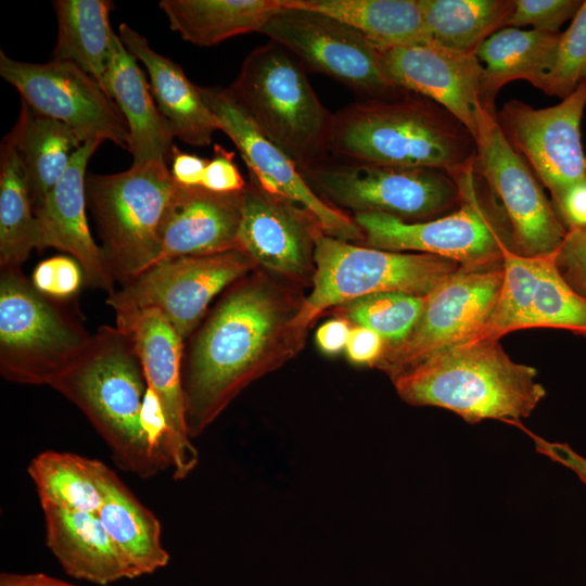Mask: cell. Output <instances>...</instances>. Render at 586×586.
I'll use <instances>...</instances> for the list:
<instances>
[{"mask_svg":"<svg viewBox=\"0 0 586 586\" xmlns=\"http://www.w3.org/2000/svg\"><path fill=\"white\" fill-rule=\"evenodd\" d=\"M301 302L264 273L230 285L183 343L181 382L190 437L203 433L252 382L291 358L305 331L292 319Z\"/></svg>","mask_w":586,"mask_h":586,"instance_id":"6da1fadb","label":"cell"},{"mask_svg":"<svg viewBox=\"0 0 586 586\" xmlns=\"http://www.w3.org/2000/svg\"><path fill=\"white\" fill-rule=\"evenodd\" d=\"M329 152L345 161L454 175L474 164L476 145L467 127L440 104L403 91L334 114Z\"/></svg>","mask_w":586,"mask_h":586,"instance_id":"7a4b0ae2","label":"cell"},{"mask_svg":"<svg viewBox=\"0 0 586 586\" xmlns=\"http://www.w3.org/2000/svg\"><path fill=\"white\" fill-rule=\"evenodd\" d=\"M534 367L514 361L499 340L469 339L398 373V396L453 411L470 424L495 419L522 429L546 396Z\"/></svg>","mask_w":586,"mask_h":586,"instance_id":"3957f363","label":"cell"},{"mask_svg":"<svg viewBox=\"0 0 586 586\" xmlns=\"http://www.w3.org/2000/svg\"><path fill=\"white\" fill-rule=\"evenodd\" d=\"M51 387L87 417L118 468L142 479L164 470L142 425L148 383L128 333L117 327H98Z\"/></svg>","mask_w":586,"mask_h":586,"instance_id":"277c9868","label":"cell"},{"mask_svg":"<svg viewBox=\"0 0 586 586\" xmlns=\"http://www.w3.org/2000/svg\"><path fill=\"white\" fill-rule=\"evenodd\" d=\"M306 72L286 49L269 41L250 52L228 87L260 132L300 171L327 158L334 117L320 102Z\"/></svg>","mask_w":586,"mask_h":586,"instance_id":"5b68a950","label":"cell"},{"mask_svg":"<svg viewBox=\"0 0 586 586\" xmlns=\"http://www.w3.org/2000/svg\"><path fill=\"white\" fill-rule=\"evenodd\" d=\"M0 269V373L13 383L51 386L91 334L71 300L40 293L21 267Z\"/></svg>","mask_w":586,"mask_h":586,"instance_id":"8992f818","label":"cell"},{"mask_svg":"<svg viewBox=\"0 0 586 586\" xmlns=\"http://www.w3.org/2000/svg\"><path fill=\"white\" fill-rule=\"evenodd\" d=\"M174 178L165 162L86 177L87 205L112 277L124 285L157 263L160 229Z\"/></svg>","mask_w":586,"mask_h":586,"instance_id":"52a82bcc","label":"cell"},{"mask_svg":"<svg viewBox=\"0 0 586 586\" xmlns=\"http://www.w3.org/2000/svg\"><path fill=\"white\" fill-rule=\"evenodd\" d=\"M314 263L311 292L292 319V326L301 331L324 310L368 295H429L461 268L438 256L356 245L323 232L316 239Z\"/></svg>","mask_w":586,"mask_h":586,"instance_id":"ba28073f","label":"cell"},{"mask_svg":"<svg viewBox=\"0 0 586 586\" xmlns=\"http://www.w3.org/2000/svg\"><path fill=\"white\" fill-rule=\"evenodd\" d=\"M300 173L322 200L354 214L383 213L405 221H422L461 203L455 178L436 168L326 158Z\"/></svg>","mask_w":586,"mask_h":586,"instance_id":"9c48e42d","label":"cell"},{"mask_svg":"<svg viewBox=\"0 0 586 586\" xmlns=\"http://www.w3.org/2000/svg\"><path fill=\"white\" fill-rule=\"evenodd\" d=\"M474 164L451 175L461 194V203L455 211L422 221H405L383 213L355 214L354 221L362 232V241L369 247L416 251L467 268L501 264L505 247L512 246L510 234L485 208L477 190Z\"/></svg>","mask_w":586,"mask_h":586,"instance_id":"30bf717a","label":"cell"},{"mask_svg":"<svg viewBox=\"0 0 586 586\" xmlns=\"http://www.w3.org/2000/svg\"><path fill=\"white\" fill-rule=\"evenodd\" d=\"M254 259L235 249L156 263L106 298L115 315L160 311L186 341L199 327L213 298L249 275Z\"/></svg>","mask_w":586,"mask_h":586,"instance_id":"8fae6325","label":"cell"},{"mask_svg":"<svg viewBox=\"0 0 586 586\" xmlns=\"http://www.w3.org/2000/svg\"><path fill=\"white\" fill-rule=\"evenodd\" d=\"M258 33L286 49L306 71L329 76L368 99L406 91L390 77L379 48L332 16L282 5Z\"/></svg>","mask_w":586,"mask_h":586,"instance_id":"7c38bea8","label":"cell"},{"mask_svg":"<svg viewBox=\"0 0 586 586\" xmlns=\"http://www.w3.org/2000/svg\"><path fill=\"white\" fill-rule=\"evenodd\" d=\"M495 114L485 109L480 118L474 138L475 173L500 203L512 249L530 257L552 254L568 229L534 171L507 140Z\"/></svg>","mask_w":586,"mask_h":586,"instance_id":"4fadbf2b","label":"cell"},{"mask_svg":"<svg viewBox=\"0 0 586 586\" xmlns=\"http://www.w3.org/2000/svg\"><path fill=\"white\" fill-rule=\"evenodd\" d=\"M0 75L36 112L66 125L82 143L109 140L128 150V125L117 104L75 63L21 62L1 50Z\"/></svg>","mask_w":586,"mask_h":586,"instance_id":"5bb4252c","label":"cell"},{"mask_svg":"<svg viewBox=\"0 0 586 586\" xmlns=\"http://www.w3.org/2000/svg\"><path fill=\"white\" fill-rule=\"evenodd\" d=\"M501 281V264L461 267L426 296L411 333L399 345L385 346L374 367L392 379L423 359L474 336L492 313Z\"/></svg>","mask_w":586,"mask_h":586,"instance_id":"9a60e30c","label":"cell"},{"mask_svg":"<svg viewBox=\"0 0 586 586\" xmlns=\"http://www.w3.org/2000/svg\"><path fill=\"white\" fill-rule=\"evenodd\" d=\"M586 106V79L558 104L535 109L509 100L496 119L511 146L525 160L551 202L572 183L586 178L581 122Z\"/></svg>","mask_w":586,"mask_h":586,"instance_id":"2e32d148","label":"cell"},{"mask_svg":"<svg viewBox=\"0 0 586 586\" xmlns=\"http://www.w3.org/2000/svg\"><path fill=\"white\" fill-rule=\"evenodd\" d=\"M199 90L262 187L306 208L327 235L346 242L364 240L354 219L317 195L295 163L260 132L228 88L199 86Z\"/></svg>","mask_w":586,"mask_h":586,"instance_id":"e0dca14e","label":"cell"},{"mask_svg":"<svg viewBox=\"0 0 586 586\" xmlns=\"http://www.w3.org/2000/svg\"><path fill=\"white\" fill-rule=\"evenodd\" d=\"M249 177L242 192L240 249L256 265L301 280L315 270L316 239L323 232L320 224L303 206L268 191L251 174Z\"/></svg>","mask_w":586,"mask_h":586,"instance_id":"ac0fdd59","label":"cell"},{"mask_svg":"<svg viewBox=\"0 0 586 586\" xmlns=\"http://www.w3.org/2000/svg\"><path fill=\"white\" fill-rule=\"evenodd\" d=\"M116 327L128 333L141 360L148 386L161 404L166 426V451L176 480L187 477L199 456L186 423L181 382L184 341L155 309L117 315Z\"/></svg>","mask_w":586,"mask_h":586,"instance_id":"d6986e66","label":"cell"},{"mask_svg":"<svg viewBox=\"0 0 586 586\" xmlns=\"http://www.w3.org/2000/svg\"><path fill=\"white\" fill-rule=\"evenodd\" d=\"M378 48L398 88L440 104L475 138L485 110L481 99L483 66L476 54L451 50L433 41Z\"/></svg>","mask_w":586,"mask_h":586,"instance_id":"ffe728a7","label":"cell"},{"mask_svg":"<svg viewBox=\"0 0 586 586\" xmlns=\"http://www.w3.org/2000/svg\"><path fill=\"white\" fill-rule=\"evenodd\" d=\"M102 141L82 143L60 181L35 213L40 232L39 251L55 247L75 258L85 275V285L112 294L116 282L100 245L91 237L86 215V168Z\"/></svg>","mask_w":586,"mask_h":586,"instance_id":"44dd1931","label":"cell"},{"mask_svg":"<svg viewBox=\"0 0 586 586\" xmlns=\"http://www.w3.org/2000/svg\"><path fill=\"white\" fill-rule=\"evenodd\" d=\"M242 192L219 193L174 180L161 222L157 263L240 249Z\"/></svg>","mask_w":586,"mask_h":586,"instance_id":"7402d4cb","label":"cell"},{"mask_svg":"<svg viewBox=\"0 0 586 586\" xmlns=\"http://www.w3.org/2000/svg\"><path fill=\"white\" fill-rule=\"evenodd\" d=\"M41 508L47 547L69 576L102 586L140 576L95 513Z\"/></svg>","mask_w":586,"mask_h":586,"instance_id":"603a6c76","label":"cell"},{"mask_svg":"<svg viewBox=\"0 0 586 586\" xmlns=\"http://www.w3.org/2000/svg\"><path fill=\"white\" fill-rule=\"evenodd\" d=\"M118 38L145 67L152 95L174 137L193 146L209 145L220 125L199 86L188 79L180 65L154 51L146 38L126 23L120 24Z\"/></svg>","mask_w":586,"mask_h":586,"instance_id":"cb8c5ba5","label":"cell"},{"mask_svg":"<svg viewBox=\"0 0 586 586\" xmlns=\"http://www.w3.org/2000/svg\"><path fill=\"white\" fill-rule=\"evenodd\" d=\"M106 92L124 115L129 130L128 151L133 164L167 162L171 156L170 126L160 112L145 75L118 36L106 78Z\"/></svg>","mask_w":586,"mask_h":586,"instance_id":"d4e9b609","label":"cell"},{"mask_svg":"<svg viewBox=\"0 0 586 586\" xmlns=\"http://www.w3.org/2000/svg\"><path fill=\"white\" fill-rule=\"evenodd\" d=\"M560 33L505 27L488 37L475 53L483 66V106L496 112L495 99L499 90L519 79L528 81L545 93Z\"/></svg>","mask_w":586,"mask_h":586,"instance_id":"484cf974","label":"cell"},{"mask_svg":"<svg viewBox=\"0 0 586 586\" xmlns=\"http://www.w3.org/2000/svg\"><path fill=\"white\" fill-rule=\"evenodd\" d=\"M5 139L21 160L35 214L63 177L82 142L66 125L39 114L24 100Z\"/></svg>","mask_w":586,"mask_h":586,"instance_id":"4316f807","label":"cell"},{"mask_svg":"<svg viewBox=\"0 0 586 586\" xmlns=\"http://www.w3.org/2000/svg\"><path fill=\"white\" fill-rule=\"evenodd\" d=\"M99 484L102 502L97 515L139 575L152 574L166 566L170 557L163 546L157 518L101 461Z\"/></svg>","mask_w":586,"mask_h":586,"instance_id":"83f0119b","label":"cell"},{"mask_svg":"<svg viewBox=\"0 0 586 586\" xmlns=\"http://www.w3.org/2000/svg\"><path fill=\"white\" fill-rule=\"evenodd\" d=\"M58 38L52 60L75 63L106 92L117 35L110 24L107 0H56ZM107 93V92H106Z\"/></svg>","mask_w":586,"mask_h":586,"instance_id":"f1b7e54d","label":"cell"},{"mask_svg":"<svg viewBox=\"0 0 586 586\" xmlns=\"http://www.w3.org/2000/svg\"><path fill=\"white\" fill-rule=\"evenodd\" d=\"M282 5L337 18L380 48L431 41L418 0H282Z\"/></svg>","mask_w":586,"mask_h":586,"instance_id":"f546056e","label":"cell"},{"mask_svg":"<svg viewBox=\"0 0 586 586\" xmlns=\"http://www.w3.org/2000/svg\"><path fill=\"white\" fill-rule=\"evenodd\" d=\"M171 30L200 47L259 31L282 0H162Z\"/></svg>","mask_w":586,"mask_h":586,"instance_id":"4dcf8cb0","label":"cell"},{"mask_svg":"<svg viewBox=\"0 0 586 586\" xmlns=\"http://www.w3.org/2000/svg\"><path fill=\"white\" fill-rule=\"evenodd\" d=\"M431 41L476 53L493 34L507 27L514 0H418Z\"/></svg>","mask_w":586,"mask_h":586,"instance_id":"1f68e13d","label":"cell"},{"mask_svg":"<svg viewBox=\"0 0 586 586\" xmlns=\"http://www.w3.org/2000/svg\"><path fill=\"white\" fill-rule=\"evenodd\" d=\"M99 466L95 459L46 450L31 459L27 471L40 506L97 514L102 502Z\"/></svg>","mask_w":586,"mask_h":586,"instance_id":"d6a6232c","label":"cell"},{"mask_svg":"<svg viewBox=\"0 0 586 586\" xmlns=\"http://www.w3.org/2000/svg\"><path fill=\"white\" fill-rule=\"evenodd\" d=\"M40 232L28 194L21 160L3 138L0 148V268L21 267L34 249L39 251Z\"/></svg>","mask_w":586,"mask_h":586,"instance_id":"836d02e7","label":"cell"},{"mask_svg":"<svg viewBox=\"0 0 586 586\" xmlns=\"http://www.w3.org/2000/svg\"><path fill=\"white\" fill-rule=\"evenodd\" d=\"M539 257H530L506 246L502 252V281L492 313L471 339L500 340L509 332L525 329L539 275Z\"/></svg>","mask_w":586,"mask_h":586,"instance_id":"e575fe53","label":"cell"},{"mask_svg":"<svg viewBox=\"0 0 586 586\" xmlns=\"http://www.w3.org/2000/svg\"><path fill=\"white\" fill-rule=\"evenodd\" d=\"M526 328H557L586 337V298L559 273L553 255L539 257V275Z\"/></svg>","mask_w":586,"mask_h":586,"instance_id":"d590c367","label":"cell"},{"mask_svg":"<svg viewBox=\"0 0 586 586\" xmlns=\"http://www.w3.org/2000/svg\"><path fill=\"white\" fill-rule=\"evenodd\" d=\"M426 296L402 292L378 293L345 304V309L357 326L374 330L386 346L393 347L403 343L413 330Z\"/></svg>","mask_w":586,"mask_h":586,"instance_id":"8d00e7d4","label":"cell"},{"mask_svg":"<svg viewBox=\"0 0 586 586\" xmlns=\"http://www.w3.org/2000/svg\"><path fill=\"white\" fill-rule=\"evenodd\" d=\"M586 79V0L559 36L546 94L564 99Z\"/></svg>","mask_w":586,"mask_h":586,"instance_id":"74e56055","label":"cell"},{"mask_svg":"<svg viewBox=\"0 0 586 586\" xmlns=\"http://www.w3.org/2000/svg\"><path fill=\"white\" fill-rule=\"evenodd\" d=\"M581 0H514V10L507 27L532 26L533 29L560 33L561 26L572 20Z\"/></svg>","mask_w":586,"mask_h":586,"instance_id":"f35d334b","label":"cell"},{"mask_svg":"<svg viewBox=\"0 0 586 586\" xmlns=\"http://www.w3.org/2000/svg\"><path fill=\"white\" fill-rule=\"evenodd\" d=\"M30 281L42 294L58 300H72L85 285V275L72 256H53L39 263Z\"/></svg>","mask_w":586,"mask_h":586,"instance_id":"ab89813d","label":"cell"},{"mask_svg":"<svg viewBox=\"0 0 586 586\" xmlns=\"http://www.w3.org/2000/svg\"><path fill=\"white\" fill-rule=\"evenodd\" d=\"M552 255L563 280L586 298V228L569 229Z\"/></svg>","mask_w":586,"mask_h":586,"instance_id":"60d3db41","label":"cell"},{"mask_svg":"<svg viewBox=\"0 0 586 586\" xmlns=\"http://www.w3.org/2000/svg\"><path fill=\"white\" fill-rule=\"evenodd\" d=\"M246 181L240 174L235 163L234 153L224 146L214 145V157L208 162L201 187L214 192H241Z\"/></svg>","mask_w":586,"mask_h":586,"instance_id":"b9f144b4","label":"cell"},{"mask_svg":"<svg viewBox=\"0 0 586 586\" xmlns=\"http://www.w3.org/2000/svg\"><path fill=\"white\" fill-rule=\"evenodd\" d=\"M385 342L374 330L362 326L351 329L346 343V354L351 361L375 366L385 349Z\"/></svg>","mask_w":586,"mask_h":586,"instance_id":"7bdbcfd3","label":"cell"},{"mask_svg":"<svg viewBox=\"0 0 586 586\" xmlns=\"http://www.w3.org/2000/svg\"><path fill=\"white\" fill-rule=\"evenodd\" d=\"M552 204L568 230L586 228V178L568 187Z\"/></svg>","mask_w":586,"mask_h":586,"instance_id":"ee69618b","label":"cell"},{"mask_svg":"<svg viewBox=\"0 0 586 586\" xmlns=\"http://www.w3.org/2000/svg\"><path fill=\"white\" fill-rule=\"evenodd\" d=\"M521 430L533 440L537 453L573 471L586 486L585 457L576 453L566 443L546 441L528 431L525 426H523Z\"/></svg>","mask_w":586,"mask_h":586,"instance_id":"f6af8a7d","label":"cell"},{"mask_svg":"<svg viewBox=\"0 0 586 586\" xmlns=\"http://www.w3.org/2000/svg\"><path fill=\"white\" fill-rule=\"evenodd\" d=\"M170 158V173L176 182L189 187L201 186L209 160L184 153L175 145Z\"/></svg>","mask_w":586,"mask_h":586,"instance_id":"bcb514c9","label":"cell"},{"mask_svg":"<svg viewBox=\"0 0 586 586\" xmlns=\"http://www.w3.org/2000/svg\"><path fill=\"white\" fill-rule=\"evenodd\" d=\"M351 329L346 320L331 319L317 330V344L326 354H337L346 347Z\"/></svg>","mask_w":586,"mask_h":586,"instance_id":"7dc6e473","label":"cell"},{"mask_svg":"<svg viewBox=\"0 0 586 586\" xmlns=\"http://www.w3.org/2000/svg\"><path fill=\"white\" fill-rule=\"evenodd\" d=\"M15 586H76L43 573L17 574L9 573Z\"/></svg>","mask_w":586,"mask_h":586,"instance_id":"c3c4849f","label":"cell"},{"mask_svg":"<svg viewBox=\"0 0 586 586\" xmlns=\"http://www.w3.org/2000/svg\"><path fill=\"white\" fill-rule=\"evenodd\" d=\"M0 586H15L12 582L10 574L7 572L1 573L0 575Z\"/></svg>","mask_w":586,"mask_h":586,"instance_id":"681fc988","label":"cell"}]
</instances>
